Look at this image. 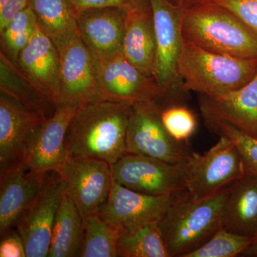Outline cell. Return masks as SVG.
<instances>
[{
  "mask_svg": "<svg viewBox=\"0 0 257 257\" xmlns=\"http://www.w3.org/2000/svg\"><path fill=\"white\" fill-rule=\"evenodd\" d=\"M179 195H149L128 189L113 179L109 197L99 215L121 232H133L151 221L160 219L171 203Z\"/></svg>",
  "mask_w": 257,
  "mask_h": 257,
  "instance_id": "13",
  "label": "cell"
},
{
  "mask_svg": "<svg viewBox=\"0 0 257 257\" xmlns=\"http://www.w3.org/2000/svg\"><path fill=\"white\" fill-rule=\"evenodd\" d=\"M219 136L229 139L237 148L246 172L257 175V139L250 136L232 125L218 122L208 126Z\"/></svg>",
  "mask_w": 257,
  "mask_h": 257,
  "instance_id": "29",
  "label": "cell"
},
{
  "mask_svg": "<svg viewBox=\"0 0 257 257\" xmlns=\"http://www.w3.org/2000/svg\"><path fill=\"white\" fill-rule=\"evenodd\" d=\"M76 13L94 8H117L127 13L147 0H69Z\"/></svg>",
  "mask_w": 257,
  "mask_h": 257,
  "instance_id": "31",
  "label": "cell"
},
{
  "mask_svg": "<svg viewBox=\"0 0 257 257\" xmlns=\"http://www.w3.org/2000/svg\"><path fill=\"white\" fill-rule=\"evenodd\" d=\"M30 5V0H0V31L10 20Z\"/></svg>",
  "mask_w": 257,
  "mask_h": 257,
  "instance_id": "33",
  "label": "cell"
},
{
  "mask_svg": "<svg viewBox=\"0 0 257 257\" xmlns=\"http://www.w3.org/2000/svg\"><path fill=\"white\" fill-rule=\"evenodd\" d=\"M199 106L207 126L226 122L257 139V74L236 90L201 96Z\"/></svg>",
  "mask_w": 257,
  "mask_h": 257,
  "instance_id": "18",
  "label": "cell"
},
{
  "mask_svg": "<svg viewBox=\"0 0 257 257\" xmlns=\"http://www.w3.org/2000/svg\"><path fill=\"white\" fill-rule=\"evenodd\" d=\"M78 106L60 105L36 130L24 158L23 165L42 173L59 172L69 157L66 134Z\"/></svg>",
  "mask_w": 257,
  "mask_h": 257,
  "instance_id": "15",
  "label": "cell"
},
{
  "mask_svg": "<svg viewBox=\"0 0 257 257\" xmlns=\"http://www.w3.org/2000/svg\"><path fill=\"white\" fill-rule=\"evenodd\" d=\"M126 153L111 165L115 182L154 196H177L187 191L188 166Z\"/></svg>",
  "mask_w": 257,
  "mask_h": 257,
  "instance_id": "6",
  "label": "cell"
},
{
  "mask_svg": "<svg viewBox=\"0 0 257 257\" xmlns=\"http://www.w3.org/2000/svg\"><path fill=\"white\" fill-rule=\"evenodd\" d=\"M153 15L157 44L155 79L162 96L175 89L179 80L178 63L183 38L182 8L170 0H149Z\"/></svg>",
  "mask_w": 257,
  "mask_h": 257,
  "instance_id": "12",
  "label": "cell"
},
{
  "mask_svg": "<svg viewBox=\"0 0 257 257\" xmlns=\"http://www.w3.org/2000/svg\"><path fill=\"white\" fill-rule=\"evenodd\" d=\"M122 53L142 72L155 78L157 44L149 0L126 13Z\"/></svg>",
  "mask_w": 257,
  "mask_h": 257,
  "instance_id": "20",
  "label": "cell"
},
{
  "mask_svg": "<svg viewBox=\"0 0 257 257\" xmlns=\"http://www.w3.org/2000/svg\"><path fill=\"white\" fill-rule=\"evenodd\" d=\"M182 38L204 50L231 57L257 59V36L229 10L208 1L182 9Z\"/></svg>",
  "mask_w": 257,
  "mask_h": 257,
  "instance_id": "2",
  "label": "cell"
},
{
  "mask_svg": "<svg viewBox=\"0 0 257 257\" xmlns=\"http://www.w3.org/2000/svg\"><path fill=\"white\" fill-rule=\"evenodd\" d=\"M242 256H257V233L253 236V242L245 250Z\"/></svg>",
  "mask_w": 257,
  "mask_h": 257,
  "instance_id": "34",
  "label": "cell"
},
{
  "mask_svg": "<svg viewBox=\"0 0 257 257\" xmlns=\"http://www.w3.org/2000/svg\"><path fill=\"white\" fill-rule=\"evenodd\" d=\"M46 119L13 96L0 94V174L23 165L30 140Z\"/></svg>",
  "mask_w": 257,
  "mask_h": 257,
  "instance_id": "14",
  "label": "cell"
},
{
  "mask_svg": "<svg viewBox=\"0 0 257 257\" xmlns=\"http://www.w3.org/2000/svg\"><path fill=\"white\" fill-rule=\"evenodd\" d=\"M30 7L57 48L78 33L77 14L69 0H30Z\"/></svg>",
  "mask_w": 257,
  "mask_h": 257,
  "instance_id": "23",
  "label": "cell"
},
{
  "mask_svg": "<svg viewBox=\"0 0 257 257\" xmlns=\"http://www.w3.org/2000/svg\"><path fill=\"white\" fill-rule=\"evenodd\" d=\"M17 68L24 78L57 107L60 60L58 50L38 25L19 56Z\"/></svg>",
  "mask_w": 257,
  "mask_h": 257,
  "instance_id": "16",
  "label": "cell"
},
{
  "mask_svg": "<svg viewBox=\"0 0 257 257\" xmlns=\"http://www.w3.org/2000/svg\"><path fill=\"white\" fill-rule=\"evenodd\" d=\"M161 119L176 141L187 143L197 128V120L187 106L173 104L161 109Z\"/></svg>",
  "mask_w": 257,
  "mask_h": 257,
  "instance_id": "28",
  "label": "cell"
},
{
  "mask_svg": "<svg viewBox=\"0 0 257 257\" xmlns=\"http://www.w3.org/2000/svg\"><path fill=\"white\" fill-rule=\"evenodd\" d=\"M58 172H50L37 197L20 216L15 229L25 245L27 257L48 256L52 230L64 194Z\"/></svg>",
  "mask_w": 257,
  "mask_h": 257,
  "instance_id": "9",
  "label": "cell"
},
{
  "mask_svg": "<svg viewBox=\"0 0 257 257\" xmlns=\"http://www.w3.org/2000/svg\"><path fill=\"white\" fill-rule=\"evenodd\" d=\"M180 2H181V0H179L178 5L179 4V3H180Z\"/></svg>",
  "mask_w": 257,
  "mask_h": 257,
  "instance_id": "36",
  "label": "cell"
},
{
  "mask_svg": "<svg viewBox=\"0 0 257 257\" xmlns=\"http://www.w3.org/2000/svg\"><path fill=\"white\" fill-rule=\"evenodd\" d=\"M0 256L25 257V245L23 239L16 229L12 230L1 237Z\"/></svg>",
  "mask_w": 257,
  "mask_h": 257,
  "instance_id": "32",
  "label": "cell"
},
{
  "mask_svg": "<svg viewBox=\"0 0 257 257\" xmlns=\"http://www.w3.org/2000/svg\"><path fill=\"white\" fill-rule=\"evenodd\" d=\"M49 173L36 172L22 165L0 175L1 237L15 229L20 216L42 190Z\"/></svg>",
  "mask_w": 257,
  "mask_h": 257,
  "instance_id": "19",
  "label": "cell"
},
{
  "mask_svg": "<svg viewBox=\"0 0 257 257\" xmlns=\"http://www.w3.org/2000/svg\"><path fill=\"white\" fill-rule=\"evenodd\" d=\"M76 14L79 37L95 60L122 52L126 12L117 8H102Z\"/></svg>",
  "mask_w": 257,
  "mask_h": 257,
  "instance_id": "17",
  "label": "cell"
},
{
  "mask_svg": "<svg viewBox=\"0 0 257 257\" xmlns=\"http://www.w3.org/2000/svg\"><path fill=\"white\" fill-rule=\"evenodd\" d=\"M157 100L133 106L126 132V152L170 163H187L194 152L187 143L170 136L161 119L162 106Z\"/></svg>",
  "mask_w": 257,
  "mask_h": 257,
  "instance_id": "5",
  "label": "cell"
},
{
  "mask_svg": "<svg viewBox=\"0 0 257 257\" xmlns=\"http://www.w3.org/2000/svg\"><path fill=\"white\" fill-rule=\"evenodd\" d=\"M229 10L257 36V0H202Z\"/></svg>",
  "mask_w": 257,
  "mask_h": 257,
  "instance_id": "30",
  "label": "cell"
},
{
  "mask_svg": "<svg viewBox=\"0 0 257 257\" xmlns=\"http://www.w3.org/2000/svg\"><path fill=\"white\" fill-rule=\"evenodd\" d=\"M200 1H202V0H181L178 5L179 7H181L182 9H184V8H187V7L190 6V5Z\"/></svg>",
  "mask_w": 257,
  "mask_h": 257,
  "instance_id": "35",
  "label": "cell"
},
{
  "mask_svg": "<svg viewBox=\"0 0 257 257\" xmlns=\"http://www.w3.org/2000/svg\"><path fill=\"white\" fill-rule=\"evenodd\" d=\"M159 221H151L133 232H121L117 243L118 256L170 257Z\"/></svg>",
  "mask_w": 257,
  "mask_h": 257,
  "instance_id": "24",
  "label": "cell"
},
{
  "mask_svg": "<svg viewBox=\"0 0 257 257\" xmlns=\"http://www.w3.org/2000/svg\"><path fill=\"white\" fill-rule=\"evenodd\" d=\"M84 237L80 256H118L117 243L121 231L103 220L99 214L84 221Z\"/></svg>",
  "mask_w": 257,
  "mask_h": 257,
  "instance_id": "25",
  "label": "cell"
},
{
  "mask_svg": "<svg viewBox=\"0 0 257 257\" xmlns=\"http://www.w3.org/2000/svg\"><path fill=\"white\" fill-rule=\"evenodd\" d=\"M133 106L97 99L77 107L66 134L69 155L114 165L126 155V132Z\"/></svg>",
  "mask_w": 257,
  "mask_h": 257,
  "instance_id": "1",
  "label": "cell"
},
{
  "mask_svg": "<svg viewBox=\"0 0 257 257\" xmlns=\"http://www.w3.org/2000/svg\"><path fill=\"white\" fill-rule=\"evenodd\" d=\"M58 173L64 192L75 204L83 221L99 214L112 185L111 165L98 159L69 155Z\"/></svg>",
  "mask_w": 257,
  "mask_h": 257,
  "instance_id": "8",
  "label": "cell"
},
{
  "mask_svg": "<svg viewBox=\"0 0 257 257\" xmlns=\"http://www.w3.org/2000/svg\"><path fill=\"white\" fill-rule=\"evenodd\" d=\"M229 187L202 199H193L186 191L171 203L159 221L170 257H185L222 227Z\"/></svg>",
  "mask_w": 257,
  "mask_h": 257,
  "instance_id": "3",
  "label": "cell"
},
{
  "mask_svg": "<svg viewBox=\"0 0 257 257\" xmlns=\"http://www.w3.org/2000/svg\"><path fill=\"white\" fill-rule=\"evenodd\" d=\"M253 236L233 232L221 227L202 246L185 257H234L242 255L253 242Z\"/></svg>",
  "mask_w": 257,
  "mask_h": 257,
  "instance_id": "27",
  "label": "cell"
},
{
  "mask_svg": "<svg viewBox=\"0 0 257 257\" xmlns=\"http://www.w3.org/2000/svg\"><path fill=\"white\" fill-rule=\"evenodd\" d=\"M257 74V59L213 53L183 40L178 75L184 91L217 96L239 89Z\"/></svg>",
  "mask_w": 257,
  "mask_h": 257,
  "instance_id": "4",
  "label": "cell"
},
{
  "mask_svg": "<svg viewBox=\"0 0 257 257\" xmlns=\"http://www.w3.org/2000/svg\"><path fill=\"white\" fill-rule=\"evenodd\" d=\"M187 166V192L194 199L214 195L246 172L237 148L224 136L203 155L194 152Z\"/></svg>",
  "mask_w": 257,
  "mask_h": 257,
  "instance_id": "7",
  "label": "cell"
},
{
  "mask_svg": "<svg viewBox=\"0 0 257 257\" xmlns=\"http://www.w3.org/2000/svg\"><path fill=\"white\" fill-rule=\"evenodd\" d=\"M84 237L82 216L64 193L56 216L48 256H80Z\"/></svg>",
  "mask_w": 257,
  "mask_h": 257,
  "instance_id": "22",
  "label": "cell"
},
{
  "mask_svg": "<svg viewBox=\"0 0 257 257\" xmlns=\"http://www.w3.org/2000/svg\"><path fill=\"white\" fill-rule=\"evenodd\" d=\"M60 55L57 106H79L100 99L95 60L79 32L57 48Z\"/></svg>",
  "mask_w": 257,
  "mask_h": 257,
  "instance_id": "11",
  "label": "cell"
},
{
  "mask_svg": "<svg viewBox=\"0 0 257 257\" xmlns=\"http://www.w3.org/2000/svg\"><path fill=\"white\" fill-rule=\"evenodd\" d=\"M95 62L100 99L135 106L162 96L155 77L142 72L122 52Z\"/></svg>",
  "mask_w": 257,
  "mask_h": 257,
  "instance_id": "10",
  "label": "cell"
},
{
  "mask_svg": "<svg viewBox=\"0 0 257 257\" xmlns=\"http://www.w3.org/2000/svg\"><path fill=\"white\" fill-rule=\"evenodd\" d=\"M37 25V19L30 5L15 15L0 31L2 49L10 62L16 65L19 56L31 40Z\"/></svg>",
  "mask_w": 257,
  "mask_h": 257,
  "instance_id": "26",
  "label": "cell"
},
{
  "mask_svg": "<svg viewBox=\"0 0 257 257\" xmlns=\"http://www.w3.org/2000/svg\"><path fill=\"white\" fill-rule=\"evenodd\" d=\"M222 227L243 235L257 233V175L245 172L230 185L222 214Z\"/></svg>",
  "mask_w": 257,
  "mask_h": 257,
  "instance_id": "21",
  "label": "cell"
}]
</instances>
